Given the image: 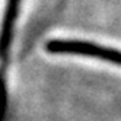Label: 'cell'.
<instances>
[{"label": "cell", "instance_id": "cell-1", "mask_svg": "<svg viewBox=\"0 0 121 121\" xmlns=\"http://www.w3.org/2000/svg\"><path fill=\"white\" fill-rule=\"evenodd\" d=\"M45 51L53 56H73L85 57L104 61L112 66L121 67V50L111 48L85 39H69V38H54L45 42Z\"/></svg>", "mask_w": 121, "mask_h": 121}, {"label": "cell", "instance_id": "cell-2", "mask_svg": "<svg viewBox=\"0 0 121 121\" xmlns=\"http://www.w3.org/2000/svg\"><path fill=\"white\" fill-rule=\"evenodd\" d=\"M69 2L70 0H56V3H54V6L50 9V12L47 13V18L50 19V21H56L60 15H61V12L66 9V6L69 4Z\"/></svg>", "mask_w": 121, "mask_h": 121}]
</instances>
